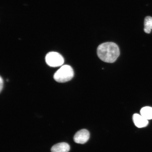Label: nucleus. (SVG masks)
<instances>
[{
	"instance_id": "obj_1",
	"label": "nucleus",
	"mask_w": 152,
	"mask_h": 152,
	"mask_svg": "<svg viewBox=\"0 0 152 152\" xmlns=\"http://www.w3.org/2000/svg\"><path fill=\"white\" fill-rule=\"evenodd\" d=\"M98 56L104 62L112 63L117 60L119 56V47L115 43L107 42L102 43L97 49Z\"/></svg>"
},
{
	"instance_id": "obj_2",
	"label": "nucleus",
	"mask_w": 152,
	"mask_h": 152,
	"mask_svg": "<svg viewBox=\"0 0 152 152\" xmlns=\"http://www.w3.org/2000/svg\"><path fill=\"white\" fill-rule=\"evenodd\" d=\"M74 72L71 66L68 65L63 66L55 73V80L58 83L66 82L73 78Z\"/></svg>"
},
{
	"instance_id": "obj_3",
	"label": "nucleus",
	"mask_w": 152,
	"mask_h": 152,
	"mask_svg": "<svg viewBox=\"0 0 152 152\" xmlns=\"http://www.w3.org/2000/svg\"><path fill=\"white\" fill-rule=\"evenodd\" d=\"M45 61L48 65L52 67H58L62 65L64 62L63 57L57 52L48 53L45 57Z\"/></svg>"
},
{
	"instance_id": "obj_4",
	"label": "nucleus",
	"mask_w": 152,
	"mask_h": 152,
	"mask_svg": "<svg viewBox=\"0 0 152 152\" xmlns=\"http://www.w3.org/2000/svg\"><path fill=\"white\" fill-rule=\"evenodd\" d=\"M90 137V132L86 129H83L76 133L74 140L76 143L83 144L88 141Z\"/></svg>"
},
{
	"instance_id": "obj_5",
	"label": "nucleus",
	"mask_w": 152,
	"mask_h": 152,
	"mask_svg": "<svg viewBox=\"0 0 152 152\" xmlns=\"http://www.w3.org/2000/svg\"><path fill=\"white\" fill-rule=\"evenodd\" d=\"M133 121L135 126L140 128L147 126L149 124L147 119L138 114H134L133 115Z\"/></svg>"
},
{
	"instance_id": "obj_6",
	"label": "nucleus",
	"mask_w": 152,
	"mask_h": 152,
	"mask_svg": "<svg viewBox=\"0 0 152 152\" xmlns=\"http://www.w3.org/2000/svg\"><path fill=\"white\" fill-rule=\"evenodd\" d=\"M70 149V146L65 142H60L55 144L51 148L52 152H68Z\"/></svg>"
},
{
	"instance_id": "obj_7",
	"label": "nucleus",
	"mask_w": 152,
	"mask_h": 152,
	"mask_svg": "<svg viewBox=\"0 0 152 152\" xmlns=\"http://www.w3.org/2000/svg\"><path fill=\"white\" fill-rule=\"evenodd\" d=\"M140 113L142 117L148 120L152 119V107L149 106L142 107L140 110Z\"/></svg>"
},
{
	"instance_id": "obj_8",
	"label": "nucleus",
	"mask_w": 152,
	"mask_h": 152,
	"mask_svg": "<svg viewBox=\"0 0 152 152\" xmlns=\"http://www.w3.org/2000/svg\"><path fill=\"white\" fill-rule=\"evenodd\" d=\"M152 29V18L150 16L146 17L144 22V31L145 33H151Z\"/></svg>"
},
{
	"instance_id": "obj_9",
	"label": "nucleus",
	"mask_w": 152,
	"mask_h": 152,
	"mask_svg": "<svg viewBox=\"0 0 152 152\" xmlns=\"http://www.w3.org/2000/svg\"><path fill=\"white\" fill-rule=\"evenodd\" d=\"M3 80L1 77L0 78V92H1L3 88Z\"/></svg>"
}]
</instances>
